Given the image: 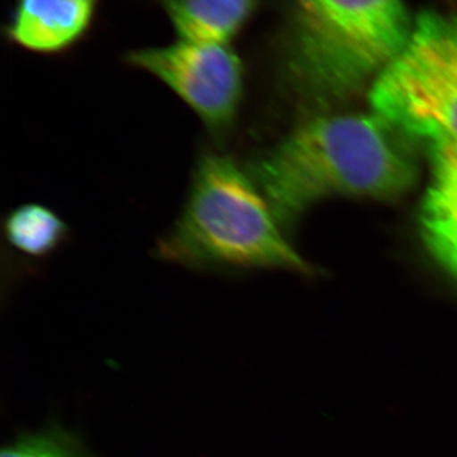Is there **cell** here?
<instances>
[{
	"label": "cell",
	"instance_id": "cell-1",
	"mask_svg": "<svg viewBox=\"0 0 457 457\" xmlns=\"http://www.w3.org/2000/svg\"><path fill=\"white\" fill-rule=\"evenodd\" d=\"M404 137L375 112L318 117L245 168L284 228L323 198L407 191L417 165Z\"/></svg>",
	"mask_w": 457,
	"mask_h": 457
},
{
	"label": "cell",
	"instance_id": "cell-5",
	"mask_svg": "<svg viewBox=\"0 0 457 457\" xmlns=\"http://www.w3.org/2000/svg\"><path fill=\"white\" fill-rule=\"evenodd\" d=\"M126 62L173 90L219 144L231 137L245 96V66L228 45L179 40L132 51Z\"/></svg>",
	"mask_w": 457,
	"mask_h": 457
},
{
	"label": "cell",
	"instance_id": "cell-2",
	"mask_svg": "<svg viewBox=\"0 0 457 457\" xmlns=\"http://www.w3.org/2000/svg\"><path fill=\"white\" fill-rule=\"evenodd\" d=\"M155 253L191 270H308L246 168L216 152L198 158L182 212Z\"/></svg>",
	"mask_w": 457,
	"mask_h": 457
},
{
	"label": "cell",
	"instance_id": "cell-10",
	"mask_svg": "<svg viewBox=\"0 0 457 457\" xmlns=\"http://www.w3.org/2000/svg\"><path fill=\"white\" fill-rule=\"evenodd\" d=\"M0 457H87L82 447L62 432L36 433L20 438Z\"/></svg>",
	"mask_w": 457,
	"mask_h": 457
},
{
	"label": "cell",
	"instance_id": "cell-4",
	"mask_svg": "<svg viewBox=\"0 0 457 457\" xmlns=\"http://www.w3.org/2000/svg\"><path fill=\"white\" fill-rule=\"evenodd\" d=\"M374 112L407 137L457 143V17L426 13L372 84Z\"/></svg>",
	"mask_w": 457,
	"mask_h": 457
},
{
	"label": "cell",
	"instance_id": "cell-8",
	"mask_svg": "<svg viewBox=\"0 0 457 457\" xmlns=\"http://www.w3.org/2000/svg\"><path fill=\"white\" fill-rule=\"evenodd\" d=\"M180 40L224 44L240 32L257 0H162Z\"/></svg>",
	"mask_w": 457,
	"mask_h": 457
},
{
	"label": "cell",
	"instance_id": "cell-3",
	"mask_svg": "<svg viewBox=\"0 0 457 457\" xmlns=\"http://www.w3.org/2000/svg\"><path fill=\"white\" fill-rule=\"evenodd\" d=\"M411 32L402 0H294L287 74L312 97H350L376 82Z\"/></svg>",
	"mask_w": 457,
	"mask_h": 457
},
{
	"label": "cell",
	"instance_id": "cell-6",
	"mask_svg": "<svg viewBox=\"0 0 457 457\" xmlns=\"http://www.w3.org/2000/svg\"><path fill=\"white\" fill-rule=\"evenodd\" d=\"M431 180L420 210V228L429 252L457 278V143L429 144Z\"/></svg>",
	"mask_w": 457,
	"mask_h": 457
},
{
	"label": "cell",
	"instance_id": "cell-9",
	"mask_svg": "<svg viewBox=\"0 0 457 457\" xmlns=\"http://www.w3.org/2000/svg\"><path fill=\"white\" fill-rule=\"evenodd\" d=\"M5 239L18 253L33 260L49 257L65 242L68 224L46 204H23L5 218Z\"/></svg>",
	"mask_w": 457,
	"mask_h": 457
},
{
	"label": "cell",
	"instance_id": "cell-7",
	"mask_svg": "<svg viewBox=\"0 0 457 457\" xmlns=\"http://www.w3.org/2000/svg\"><path fill=\"white\" fill-rule=\"evenodd\" d=\"M95 0H20L9 38L33 53L69 49L88 29Z\"/></svg>",
	"mask_w": 457,
	"mask_h": 457
}]
</instances>
